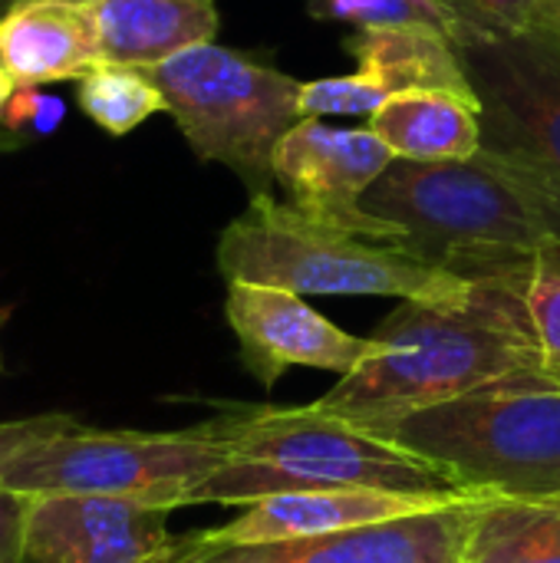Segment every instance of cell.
<instances>
[{
    "instance_id": "obj_11",
    "label": "cell",
    "mask_w": 560,
    "mask_h": 563,
    "mask_svg": "<svg viewBox=\"0 0 560 563\" xmlns=\"http://www.w3.org/2000/svg\"><path fill=\"white\" fill-rule=\"evenodd\" d=\"M488 498H459L436 511L320 538L274 544L182 541V563H462L475 515Z\"/></svg>"
},
{
    "instance_id": "obj_3",
    "label": "cell",
    "mask_w": 560,
    "mask_h": 563,
    "mask_svg": "<svg viewBox=\"0 0 560 563\" xmlns=\"http://www.w3.org/2000/svg\"><path fill=\"white\" fill-rule=\"evenodd\" d=\"M228 462L195 492V505H251L287 492L376 488L462 495L436 465L347 419L310 406H228L208 419ZM472 498V495H462Z\"/></svg>"
},
{
    "instance_id": "obj_22",
    "label": "cell",
    "mask_w": 560,
    "mask_h": 563,
    "mask_svg": "<svg viewBox=\"0 0 560 563\" xmlns=\"http://www.w3.org/2000/svg\"><path fill=\"white\" fill-rule=\"evenodd\" d=\"M459 36H508L535 26V0H446Z\"/></svg>"
},
{
    "instance_id": "obj_18",
    "label": "cell",
    "mask_w": 560,
    "mask_h": 563,
    "mask_svg": "<svg viewBox=\"0 0 560 563\" xmlns=\"http://www.w3.org/2000/svg\"><path fill=\"white\" fill-rule=\"evenodd\" d=\"M462 563H560V498H488Z\"/></svg>"
},
{
    "instance_id": "obj_15",
    "label": "cell",
    "mask_w": 560,
    "mask_h": 563,
    "mask_svg": "<svg viewBox=\"0 0 560 563\" xmlns=\"http://www.w3.org/2000/svg\"><path fill=\"white\" fill-rule=\"evenodd\" d=\"M0 63L20 86L89 73L102 63L92 0H7L0 10Z\"/></svg>"
},
{
    "instance_id": "obj_8",
    "label": "cell",
    "mask_w": 560,
    "mask_h": 563,
    "mask_svg": "<svg viewBox=\"0 0 560 563\" xmlns=\"http://www.w3.org/2000/svg\"><path fill=\"white\" fill-rule=\"evenodd\" d=\"M482 102V148L560 178V43L538 33L452 40Z\"/></svg>"
},
{
    "instance_id": "obj_24",
    "label": "cell",
    "mask_w": 560,
    "mask_h": 563,
    "mask_svg": "<svg viewBox=\"0 0 560 563\" xmlns=\"http://www.w3.org/2000/svg\"><path fill=\"white\" fill-rule=\"evenodd\" d=\"M73 426H79V422L66 412H46V416H26V419L0 422V478L26 449H33L43 439H53Z\"/></svg>"
},
{
    "instance_id": "obj_4",
    "label": "cell",
    "mask_w": 560,
    "mask_h": 563,
    "mask_svg": "<svg viewBox=\"0 0 560 563\" xmlns=\"http://www.w3.org/2000/svg\"><path fill=\"white\" fill-rule=\"evenodd\" d=\"M383 439L472 498H560V373H518L413 412Z\"/></svg>"
},
{
    "instance_id": "obj_16",
    "label": "cell",
    "mask_w": 560,
    "mask_h": 563,
    "mask_svg": "<svg viewBox=\"0 0 560 563\" xmlns=\"http://www.w3.org/2000/svg\"><path fill=\"white\" fill-rule=\"evenodd\" d=\"M102 63L158 66L182 49L215 43V0H92Z\"/></svg>"
},
{
    "instance_id": "obj_2",
    "label": "cell",
    "mask_w": 560,
    "mask_h": 563,
    "mask_svg": "<svg viewBox=\"0 0 560 563\" xmlns=\"http://www.w3.org/2000/svg\"><path fill=\"white\" fill-rule=\"evenodd\" d=\"M363 205L399 228L393 247L465 280L560 261V178L498 152L396 158Z\"/></svg>"
},
{
    "instance_id": "obj_10",
    "label": "cell",
    "mask_w": 560,
    "mask_h": 563,
    "mask_svg": "<svg viewBox=\"0 0 560 563\" xmlns=\"http://www.w3.org/2000/svg\"><path fill=\"white\" fill-rule=\"evenodd\" d=\"M356 59V73L310 79L300 89V115H373L386 99L403 92H455L475 99L462 56L449 33L426 26L356 30L343 40Z\"/></svg>"
},
{
    "instance_id": "obj_17",
    "label": "cell",
    "mask_w": 560,
    "mask_h": 563,
    "mask_svg": "<svg viewBox=\"0 0 560 563\" xmlns=\"http://www.w3.org/2000/svg\"><path fill=\"white\" fill-rule=\"evenodd\" d=\"M366 119L399 162H465L482 152V102L455 92H403Z\"/></svg>"
},
{
    "instance_id": "obj_19",
    "label": "cell",
    "mask_w": 560,
    "mask_h": 563,
    "mask_svg": "<svg viewBox=\"0 0 560 563\" xmlns=\"http://www.w3.org/2000/svg\"><path fill=\"white\" fill-rule=\"evenodd\" d=\"M76 106L106 135L122 139L149 115L165 112V96L142 66L96 63L76 79Z\"/></svg>"
},
{
    "instance_id": "obj_9",
    "label": "cell",
    "mask_w": 560,
    "mask_h": 563,
    "mask_svg": "<svg viewBox=\"0 0 560 563\" xmlns=\"http://www.w3.org/2000/svg\"><path fill=\"white\" fill-rule=\"evenodd\" d=\"M393 162L396 155L370 125L343 129L327 125L323 119H300L274 148V185L304 218L393 244L399 228L363 205Z\"/></svg>"
},
{
    "instance_id": "obj_26",
    "label": "cell",
    "mask_w": 560,
    "mask_h": 563,
    "mask_svg": "<svg viewBox=\"0 0 560 563\" xmlns=\"http://www.w3.org/2000/svg\"><path fill=\"white\" fill-rule=\"evenodd\" d=\"M531 30L560 43V0H535V26Z\"/></svg>"
},
{
    "instance_id": "obj_12",
    "label": "cell",
    "mask_w": 560,
    "mask_h": 563,
    "mask_svg": "<svg viewBox=\"0 0 560 563\" xmlns=\"http://www.w3.org/2000/svg\"><path fill=\"white\" fill-rule=\"evenodd\" d=\"M224 317L238 340L244 369L264 386L274 389L277 379L294 369H323L350 376L373 353V336H353L314 310L300 294L264 284H228Z\"/></svg>"
},
{
    "instance_id": "obj_30",
    "label": "cell",
    "mask_w": 560,
    "mask_h": 563,
    "mask_svg": "<svg viewBox=\"0 0 560 563\" xmlns=\"http://www.w3.org/2000/svg\"><path fill=\"white\" fill-rule=\"evenodd\" d=\"M0 3H7V0H0Z\"/></svg>"
},
{
    "instance_id": "obj_27",
    "label": "cell",
    "mask_w": 560,
    "mask_h": 563,
    "mask_svg": "<svg viewBox=\"0 0 560 563\" xmlns=\"http://www.w3.org/2000/svg\"><path fill=\"white\" fill-rule=\"evenodd\" d=\"M17 79L3 69V63H0V125H3V109H7V102H10V96L17 92Z\"/></svg>"
},
{
    "instance_id": "obj_25",
    "label": "cell",
    "mask_w": 560,
    "mask_h": 563,
    "mask_svg": "<svg viewBox=\"0 0 560 563\" xmlns=\"http://www.w3.org/2000/svg\"><path fill=\"white\" fill-rule=\"evenodd\" d=\"M33 495L0 485V563H20Z\"/></svg>"
},
{
    "instance_id": "obj_29",
    "label": "cell",
    "mask_w": 560,
    "mask_h": 563,
    "mask_svg": "<svg viewBox=\"0 0 560 563\" xmlns=\"http://www.w3.org/2000/svg\"><path fill=\"white\" fill-rule=\"evenodd\" d=\"M23 145H26V142H20L17 135H7V132L0 135V152H10V148H23Z\"/></svg>"
},
{
    "instance_id": "obj_20",
    "label": "cell",
    "mask_w": 560,
    "mask_h": 563,
    "mask_svg": "<svg viewBox=\"0 0 560 563\" xmlns=\"http://www.w3.org/2000/svg\"><path fill=\"white\" fill-rule=\"evenodd\" d=\"M310 16L350 23L356 30L426 26L452 36L455 16L446 0H307Z\"/></svg>"
},
{
    "instance_id": "obj_21",
    "label": "cell",
    "mask_w": 560,
    "mask_h": 563,
    "mask_svg": "<svg viewBox=\"0 0 560 563\" xmlns=\"http://www.w3.org/2000/svg\"><path fill=\"white\" fill-rule=\"evenodd\" d=\"M521 300L535 327L538 346L551 369L560 373V261L518 271Z\"/></svg>"
},
{
    "instance_id": "obj_7",
    "label": "cell",
    "mask_w": 560,
    "mask_h": 563,
    "mask_svg": "<svg viewBox=\"0 0 560 563\" xmlns=\"http://www.w3.org/2000/svg\"><path fill=\"white\" fill-rule=\"evenodd\" d=\"M228 462L208 422L182 432H92L73 426L26 449L0 478L26 495H102L178 511Z\"/></svg>"
},
{
    "instance_id": "obj_23",
    "label": "cell",
    "mask_w": 560,
    "mask_h": 563,
    "mask_svg": "<svg viewBox=\"0 0 560 563\" xmlns=\"http://www.w3.org/2000/svg\"><path fill=\"white\" fill-rule=\"evenodd\" d=\"M66 115V102L59 96L43 92V86H17L3 109V132L17 135L20 142L26 139H43L59 129Z\"/></svg>"
},
{
    "instance_id": "obj_13",
    "label": "cell",
    "mask_w": 560,
    "mask_h": 563,
    "mask_svg": "<svg viewBox=\"0 0 560 563\" xmlns=\"http://www.w3.org/2000/svg\"><path fill=\"white\" fill-rule=\"evenodd\" d=\"M168 515L102 495H33L20 563H149L175 544Z\"/></svg>"
},
{
    "instance_id": "obj_6",
    "label": "cell",
    "mask_w": 560,
    "mask_h": 563,
    "mask_svg": "<svg viewBox=\"0 0 560 563\" xmlns=\"http://www.w3.org/2000/svg\"><path fill=\"white\" fill-rule=\"evenodd\" d=\"M149 76L201 162L231 168L248 198L274 191V148L304 119L300 79L218 43L182 49Z\"/></svg>"
},
{
    "instance_id": "obj_14",
    "label": "cell",
    "mask_w": 560,
    "mask_h": 563,
    "mask_svg": "<svg viewBox=\"0 0 560 563\" xmlns=\"http://www.w3.org/2000/svg\"><path fill=\"white\" fill-rule=\"evenodd\" d=\"M462 495H399L376 488H320V492H287L251 501L221 528L195 534L201 544H274L337 534L350 528L383 525L393 518H409L419 511H436Z\"/></svg>"
},
{
    "instance_id": "obj_1",
    "label": "cell",
    "mask_w": 560,
    "mask_h": 563,
    "mask_svg": "<svg viewBox=\"0 0 560 563\" xmlns=\"http://www.w3.org/2000/svg\"><path fill=\"white\" fill-rule=\"evenodd\" d=\"M373 340L376 353L314 402L373 435L495 379L551 369L528 320L518 271L475 280L465 303L399 300Z\"/></svg>"
},
{
    "instance_id": "obj_5",
    "label": "cell",
    "mask_w": 560,
    "mask_h": 563,
    "mask_svg": "<svg viewBox=\"0 0 560 563\" xmlns=\"http://www.w3.org/2000/svg\"><path fill=\"white\" fill-rule=\"evenodd\" d=\"M218 271L228 284L284 287L300 297H396L465 303L475 280L416 261L403 247L317 224L274 191L248 198L218 238Z\"/></svg>"
},
{
    "instance_id": "obj_28",
    "label": "cell",
    "mask_w": 560,
    "mask_h": 563,
    "mask_svg": "<svg viewBox=\"0 0 560 563\" xmlns=\"http://www.w3.org/2000/svg\"><path fill=\"white\" fill-rule=\"evenodd\" d=\"M149 563H182V541H175L165 554H158V558H152Z\"/></svg>"
}]
</instances>
